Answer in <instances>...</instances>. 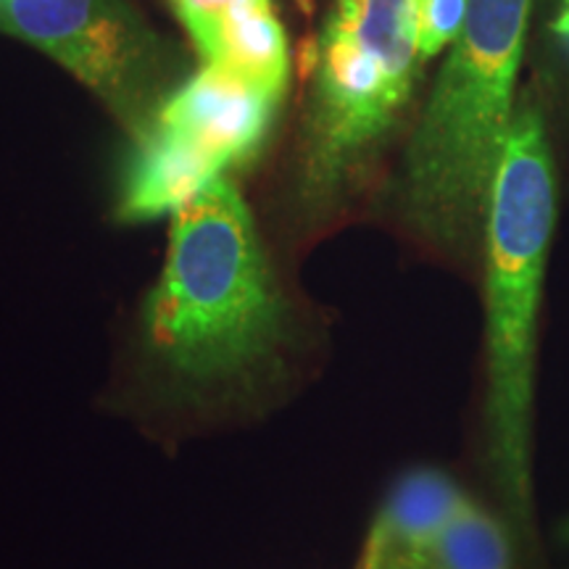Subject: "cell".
I'll list each match as a JSON object with an SVG mask.
<instances>
[{
	"label": "cell",
	"instance_id": "obj_12",
	"mask_svg": "<svg viewBox=\"0 0 569 569\" xmlns=\"http://www.w3.org/2000/svg\"><path fill=\"white\" fill-rule=\"evenodd\" d=\"M238 0H172L177 17L184 24L190 38H193L198 53L209 61V56L213 51V42H217L219 27L227 17V11Z\"/></svg>",
	"mask_w": 569,
	"mask_h": 569
},
{
	"label": "cell",
	"instance_id": "obj_14",
	"mask_svg": "<svg viewBox=\"0 0 569 569\" xmlns=\"http://www.w3.org/2000/svg\"><path fill=\"white\" fill-rule=\"evenodd\" d=\"M567 536H569V525H567Z\"/></svg>",
	"mask_w": 569,
	"mask_h": 569
},
{
	"label": "cell",
	"instance_id": "obj_8",
	"mask_svg": "<svg viewBox=\"0 0 569 569\" xmlns=\"http://www.w3.org/2000/svg\"><path fill=\"white\" fill-rule=\"evenodd\" d=\"M224 169L190 140L161 124H151L138 138V151L124 174L119 219L148 222L174 213L203 193Z\"/></svg>",
	"mask_w": 569,
	"mask_h": 569
},
{
	"label": "cell",
	"instance_id": "obj_2",
	"mask_svg": "<svg viewBox=\"0 0 569 569\" xmlns=\"http://www.w3.org/2000/svg\"><path fill=\"white\" fill-rule=\"evenodd\" d=\"M557 219V180L543 119L517 106L486 217L488 451L509 509L530 517V415L536 325Z\"/></svg>",
	"mask_w": 569,
	"mask_h": 569
},
{
	"label": "cell",
	"instance_id": "obj_11",
	"mask_svg": "<svg viewBox=\"0 0 569 569\" xmlns=\"http://www.w3.org/2000/svg\"><path fill=\"white\" fill-rule=\"evenodd\" d=\"M469 0H411L419 59H432L457 40Z\"/></svg>",
	"mask_w": 569,
	"mask_h": 569
},
{
	"label": "cell",
	"instance_id": "obj_4",
	"mask_svg": "<svg viewBox=\"0 0 569 569\" xmlns=\"http://www.w3.org/2000/svg\"><path fill=\"white\" fill-rule=\"evenodd\" d=\"M417 61L411 0H338L319 40L306 193H330L393 124Z\"/></svg>",
	"mask_w": 569,
	"mask_h": 569
},
{
	"label": "cell",
	"instance_id": "obj_7",
	"mask_svg": "<svg viewBox=\"0 0 569 569\" xmlns=\"http://www.w3.org/2000/svg\"><path fill=\"white\" fill-rule=\"evenodd\" d=\"M467 501L440 469H411L375 515L356 569H430L448 522Z\"/></svg>",
	"mask_w": 569,
	"mask_h": 569
},
{
	"label": "cell",
	"instance_id": "obj_3",
	"mask_svg": "<svg viewBox=\"0 0 569 569\" xmlns=\"http://www.w3.org/2000/svg\"><path fill=\"white\" fill-rule=\"evenodd\" d=\"M528 13L530 0H469L419 119L403 174V209L432 243H465L488 217L496 167L517 111Z\"/></svg>",
	"mask_w": 569,
	"mask_h": 569
},
{
	"label": "cell",
	"instance_id": "obj_10",
	"mask_svg": "<svg viewBox=\"0 0 569 569\" xmlns=\"http://www.w3.org/2000/svg\"><path fill=\"white\" fill-rule=\"evenodd\" d=\"M430 569H511V549L501 525L467 501L448 522Z\"/></svg>",
	"mask_w": 569,
	"mask_h": 569
},
{
	"label": "cell",
	"instance_id": "obj_9",
	"mask_svg": "<svg viewBox=\"0 0 569 569\" xmlns=\"http://www.w3.org/2000/svg\"><path fill=\"white\" fill-rule=\"evenodd\" d=\"M206 63H217L261 88L277 101L288 84V38L272 0H238L219 27Z\"/></svg>",
	"mask_w": 569,
	"mask_h": 569
},
{
	"label": "cell",
	"instance_id": "obj_5",
	"mask_svg": "<svg viewBox=\"0 0 569 569\" xmlns=\"http://www.w3.org/2000/svg\"><path fill=\"white\" fill-rule=\"evenodd\" d=\"M0 32L59 61L134 138L159 117L161 48L122 0H0Z\"/></svg>",
	"mask_w": 569,
	"mask_h": 569
},
{
	"label": "cell",
	"instance_id": "obj_6",
	"mask_svg": "<svg viewBox=\"0 0 569 569\" xmlns=\"http://www.w3.org/2000/svg\"><path fill=\"white\" fill-rule=\"evenodd\" d=\"M277 103L274 96L234 71L206 63L193 80L163 101L156 124L190 140L227 169L246 163L259 151Z\"/></svg>",
	"mask_w": 569,
	"mask_h": 569
},
{
	"label": "cell",
	"instance_id": "obj_1",
	"mask_svg": "<svg viewBox=\"0 0 569 569\" xmlns=\"http://www.w3.org/2000/svg\"><path fill=\"white\" fill-rule=\"evenodd\" d=\"M142 332L156 365L198 390L246 380L280 348L282 296L251 211L224 177L172 213Z\"/></svg>",
	"mask_w": 569,
	"mask_h": 569
},
{
	"label": "cell",
	"instance_id": "obj_13",
	"mask_svg": "<svg viewBox=\"0 0 569 569\" xmlns=\"http://www.w3.org/2000/svg\"><path fill=\"white\" fill-rule=\"evenodd\" d=\"M553 32L559 34L569 53V0H559V13L553 19Z\"/></svg>",
	"mask_w": 569,
	"mask_h": 569
}]
</instances>
